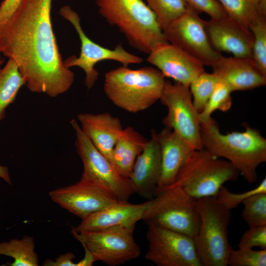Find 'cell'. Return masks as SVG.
<instances>
[{"instance_id":"1","label":"cell","mask_w":266,"mask_h":266,"mask_svg":"<svg viewBox=\"0 0 266 266\" xmlns=\"http://www.w3.org/2000/svg\"><path fill=\"white\" fill-rule=\"evenodd\" d=\"M52 0H22L0 24V53L17 64L32 92L55 98L68 91L74 73L64 64L51 19Z\"/></svg>"},{"instance_id":"2","label":"cell","mask_w":266,"mask_h":266,"mask_svg":"<svg viewBox=\"0 0 266 266\" xmlns=\"http://www.w3.org/2000/svg\"><path fill=\"white\" fill-rule=\"evenodd\" d=\"M202 147L213 155L230 162L249 183L257 180L258 167L266 161V139L246 126L243 132L222 133L212 118L200 124Z\"/></svg>"},{"instance_id":"3","label":"cell","mask_w":266,"mask_h":266,"mask_svg":"<svg viewBox=\"0 0 266 266\" xmlns=\"http://www.w3.org/2000/svg\"><path fill=\"white\" fill-rule=\"evenodd\" d=\"M165 78L158 69L152 66L133 69L122 66L105 74L103 90L115 106L136 113L160 100Z\"/></svg>"},{"instance_id":"4","label":"cell","mask_w":266,"mask_h":266,"mask_svg":"<svg viewBox=\"0 0 266 266\" xmlns=\"http://www.w3.org/2000/svg\"><path fill=\"white\" fill-rule=\"evenodd\" d=\"M100 14L116 27L128 43L149 54L157 43L167 41L154 13L143 0H96Z\"/></svg>"},{"instance_id":"5","label":"cell","mask_w":266,"mask_h":266,"mask_svg":"<svg viewBox=\"0 0 266 266\" xmlns=\"http://www.w3.org/2000/svg\"><path fill=\"white\" fill-rule=\"evenodd\" d=\"M200 224L193 240L201 266H227L231 210L215 196L197 199Z\"/></svg>"},{"instance_id":"6","label":"cell","mask_w":266,"mask_h":266,"mask_svg":"<svg viewBox=\"0 0 266 266\" xmlns=\"http://www.w3.org/2000/svg\"><path fill=\"white\" fill-rule=\"evenodd\" d=\"M239 175L228 161L204 148L194 150L183 163L170 187H181L196 199L216 196L225 183L237 180Z\"/></svg>"},{"instance_id":"7","label":"cell","mask_w":266,"mask_h":266,"mask_svg":"<svg viewBox=\"0 0 266 266\" xmlns=\"http://www.w3.org/2000/svg\"><path fill=\"white\" fill-rule=\"evenodd\" d=\"M141 220L193 238L200 224L197 199L181 187L168 188L148 200Z\"/></svg>"},{"instance_id":"8","label":"cell","mask_w":266,"mask_h":266,"mask_svg":"<svg viewBox=\"0 0 266 266\" xmlns=\"http://www.w3.org/2000/svg\"><path fill=\"white\" fill-rule=\"evenodd\" d=\"M135 226H116L77 232L73 236L93 255L96 261L117 266L139 257L140 248L133 237Z\"/></svg>"},{"instance_id":"9","label":"cell","mask_w":266,"mask_h":266,"mask_svg":"<svg viewBox=\"0 0 266 266\" xmlns=\"http://www.w3.org/2000/svg\"><path fill=\"white\" fill-rule=\"evenodd\" d=\"M70 124L75 134V146L83 171L80 179L99 184L110 190L120 201H128L134 193L129 178L122 175L95 147L74 119Z\"/></svg>"},{"instance_id":"10","label":"cell","mask_w":266,"mask_h":266,"mask_svg":"<svg viewBox=\"0 0 266 266\" xmlns=\"http://www.w3.org/2000/svg\"><path fill=\"white\" fill-rule=\"evenodd\" d=\"M60 14L69 21L75 28L81 43L80 53L78 57L71 56L64 61L67 68L78 66L85 72V84L88 89L94 85L99 77V72L95 65L105 60H112L121 63L122 66L140 64L143 59L139 56L126 51L121 43L111 49L104 47L95 42L84 32L80 24V17L75 11L68 5L63 6L60 10Z\"/></svg>"},{"instance_id":"11","label":"cell","mask_w":266,"mask_h":266,"mask_svg":"<svg viewBox=\"0 0 266 266\" xmlns=\"http://www.w3.org/2000/svg\"><path fill=\"white\" fill-rule=\"evenodd\" d=\"M160 100L167 109L163 120L165 127L175 132L195 150L203 149L199 113L193 103L189 86L166 80Z\"/></svg>"},{"instance_id":"12","label":"cell","mask_w":266,"mask_h":266,"mask_svg":"<svg viewBox=\"0 0 266 266\" xmlns=\"http://www.w3.org/2000/svg\"><path fill=\"white\" fill-rule=\"evenodd\" d=\"M147 227V260L157 266H201L193 238L153 224Z\"/></svg>"},{"instance_id":"13","label":"cell","mask_w":266,"mask_h":266,"mask_svg":"<svg viewBox=\"0 0 266 266\" xmlns=\"http://www.w3.org/2000/svg\"><path fill=\"white\" fill-rule=\"evenodd\" d=\"M163 32L168 42L178 46L203 66L211 67L223 57L211 45L205 29L204 20L190 6Z\"/></svg>"},{"instance_id":"14","label":"cell","mask_w":266,"mask_h":266,"mask_svg":"<svg viewBox=\"0 0 266 266\" xmlns=\"http://www.w3.org/2000/svg\"><path fill=\"white\" fill-rule=\"evenodd\" d=\"M53 202L82 220L119 200L108 189L80 179L76 183L50 191Z\"/></svg>"},{"instance_id":"15","label":"cell","mask_w":266,"mask_h":266,"mask_svg":"<svg viewBox=\"0 0 266 266\" xmlns=\"http://www.w3.org/2000/svg\"><path fill=\"white\" fill-rule=\"evenodd\" d=\"M146 60L165 77L188 86L204 71V66L199 60L168 41L155 45Z\"/></svg>"},{"instance_id":"16","label":"cell","mask_w":266,"mask_h":266,"mask_svg":"<svg viewBox=\"0 0 266 266\" xmlns=\"http://www.w3.org/2000/svg\"><path fill=\"white\" fill-rule=\"evenodd\" d=\"M205 29L212 47L217 51L239 58H252L254 41L251 31L228 15L204 21Z\"/></svg>"},{"instance_id":"17","label":"cell","mask_w":266,"mask_h":266,"mask_svg":"<svg viewBox=\"0 0 266 266\" xmlns=\"http://www.w3.org/2000/svg\"><path fill=\"white\" fill-rule=\"evenodd\" d=\"M154 129L144 149L137 157L130 181L134 193L150 200L154 198L161 172V154Z\"/></svg>"},{"instance_id":"18","label":"cell","mask_w":266,"mask_h":266,"mask_svg":"<svg viewBox=\"0 0 266 266\" xmlns=\"http://www.w3.org/2000/svg\"><path fill=\"white\" fill-rule=\"evenodd\" d=\"M211 67L219 81L232 92L252 90L266 84V75L252 58L223 56Z\"/></svg>"},{"instance_id":"19","label":"cell","mask_w":266,"mask_h":266,"mask_svg":"<svg viewBox=\"0 0 266 266\" xmlns=\"http://www.w3.org/2000/svg\"><path fill=\"white\" fill-rule=\"evenodd\" d=\"M157 136L161 154V172L155 195L170 187L183 163L195 150L180 135L165 127Z\"/></svg>"},{"instance_id":"20","label":"cell","mask_w":266,"mask_h":266,"mask_svg":"<svg viewBox=\"0 0 266 266\" xmlns=\"http://www.w3.org/2000/svg\"><path fill=\"white\" fill-rule=\"evenodd\" d=\"M77 119L93 145L112 164V151L123 130L120 119L107 112L80 113Z\"/></svg>"},{"instance_id":"21","label":"cell","mask_w":266,"mask_h":266,"mask_svg":"<svg viewBox=\"0 0 266 266\" xmlns=\"http://www.w3.org/2000/svg\"><path fill=\"white\" fill-rule=\"evenodd\" d=\"M147 204L148 201L139 204L118 201L82 219L73 229L80 232L116 226H135L142 220Z\"/></svg>"},{"instance_id":"22","label":"cell","mask_w":266,"mask_h":266,"mask_svg":"<svg viewBox=\"0 0 266 266\" xmlns=\"http://www.w3.org/2000/svg\"><path fill=\"white\" fill-rule=\"evenodd\" d=\"M148 140L131 127L123 129L112 151V164L122 175L129 178L135 161Z\"/></svg>"},{"instance_id":"23","label":"cell","mask_w":266,"mask_h":266,"mask_svg":"<svg viewBox=\"0 0 266 266\" xmlns=\"http://www.w3.org/2000/svg\"><path fill=\"white\" fill-rule=\"evenodd\" d=\"M25 85L16 63L9 59L0 68V121L5 117L7 107L15 100L21 88Z\"/></svg>"},{"instance_id":"24","label":"cell","mask_w":266,"mask_h":266,"mask_svg":"<svg viewBox=\"0 0 266 266\" xmlns=\"http://www.w3.org/2000/svg\"><path fill=\"white\" fill-rule=\"evenodd\" d=\"M0 255L9 256L14 259L12 263L4 266H37L38 258L35 251L33 237L25 235L21 239H13L0 242Z\"/></svg>"},{"instance_id":"25","label":"cell","mask_w":266,"mask_h":266,"mask_svg":"<svg viewBox=\"0 0 266 266\" xmlns=\"http://www.w3.org/2000/svg\"><path fill=\"white\" fill-rule=\"evenodd\" d=\"M227 15L249 30L257 16L266 14V0H217Z\"/></svg>"},{"instance_id":"26","label":"cell","mask_w":266,"mask_h":266,"mask_svg":"<svg viewBox=\"0 0 266 266\" xmlns=\"http://www.w3.org/2000/svg\"><path fill=\"white\" fill-rule=\"evenodd\" d=\"M155 14L163 31L188 10L185 0H144Z\"/></svg>"},{"instance_id":"27","label":"cell","mask_w":266,"mask_h":266,"mask_svg":"<svg viewBox=\"0 0 266 266\" xmlns=\"http://www.w3.org/2000/svg\"><path fill=\"white\" fill-rule=\"evenodd\" d=\"M219 81L213 72L204 70L190 84L193 103L199 113L203 110Z\"/></svg>"},{"instance_id":"28","label":"cell","mask_w":266,"mask_h":266,"mask_svg":"<svg viewBox=\"0 0 266 266\" xmlns=\"http://www.w3.org/2000/svg\"><path fill=\"white\" fill-rule=\"evenodd\" d=\"M249 30L254 37L252 59L266 75V14L257 16L250 25Z\"/></svg>"},{"instance_id":"29","label":"cell","mask_w":266,"mask_h":266,"mask_svg":"<svg viewBox=\"0 0 266 266\" xmlns=\"http://www.w3.org/2000/svg\"><path fill=\"white\" fill-rule=\"evenodd\" d=\"M242 203L241 215L249 228L266 226V193L253 195Z\"/></svg>"},{"instance_id":"30","label":"cell","mask_w":266,"mask_h":266,"mask_svg":"<svg viewBox=\"0 0 266 266\" xmlns=\"http://www.w3.org/2000/svg\"><path fill=\"white\" fill-rule=\"evenodd\" d=\"M232 92L225 84L219 81L203 110L199 114L200 123L210 120L215 110L228 111L232 105Z\"/></svg>"},{"instance_id":"31","label":"cell","mask_w":266,"mask_h":266,"mask_svg":"<svg viewBox=\"0 0 266 266\" xmlns=\"http://www.w3.org/2000/svg\"><path fill=\"white\" fill-rule=\"evenodd\" d=\"M227 264L230 266H266V249L255 250L238 248L234 250L231 248Z\"/></svg>"},{"instance_id":"32","label":"cell","mask_w":266,"mask_h":266,"mask_svg":"<svg viewBox=\"0 0 266 266\" xmlns=\"http://www.w3.org/2000/svg\"><path fill=\"white\" fill-rule=\"evenodd\" d=\"M260 193H266V178H264L255 188L240 193H232L223 185L215 197L225 207L232 210L242 203V201L247 198Z\"/></svg>"},{"instance_id":"33","label":"cell","mask_w":266,"mask_h":266,"mask_svg":"<svg viewBox=\"0 0 266 266\" xmlns=\"http://www.w3.org/2000/svg\"><path fill=\"white\" fill-rule=\"evenodd\" d=\"M259 247L266 249V226L250 227L241 236L238 244L241 248Z\"/></svg>"},{"instance_id":"34","label":"cell","mask_w":266,"mask_h":266,"mask_svg":"<svg viewBox=\"0 0 266 266\" xmlns=\"http://www.w3.org/2000/svg\"><path fill=\"white\" fill-rule=\"evenodd\" d=\"M188 5L198 14L204 12L210 18L217 19L227 14L217 0H185Z\"/></svg>"},{"instance_id":"35","label":"cell","mask_w":266,"mask_h":266,"mask_svg":"<svg viewBox=\"0 0 266 266\" xmlns=\"http://www.w3.org/2000/svg\"><path fill=\"white\" fill-rule=\"evenodd\" d=\"M22 0H3L0 5V24L7 20L19 6Z\"/></svg>"},{"instance_id":"36","label":"cell","mask_w":266,"mask_h":266,"mask_svg":"<svg viewBox=\"0 0 266 266\" xmlns=\"http://www.w3.org/2000/svg\"><path fill=\"white\" fill-rule=\"evenodd\" d=\"M74 254L70 252L60 255L54 261L49 259L45 260L42 266H77V263L73 262Z\"/></svg>"},{"instance_id":"37","label":"cell","mask_w":266,"mask_h":266,"mask_svg":"<svg viewBox=\"0 0 266 266\" xmlns=\"http://www.w3.org/2000/svg\"><path fill=\"white\" fill-rule=\"evenodd\" d=\"M0 178L7 183L11 184V178L7 167L0 165Z\"/></svg>"},{"instance_id":"38","label":"cell","mask_w":266,"mask_h":266,"mask_svg":"<svg viewBox=\"0 0 266 266\" xmlns=\"http://www.w3.org/2000/svg\"><path fill=\"white\" fill-rule=\"evenodd\" d=\"M4 63V60L2 58H1L0 56V68L1 66L2 65V64Z\"/></svg>"}]
</instances>
